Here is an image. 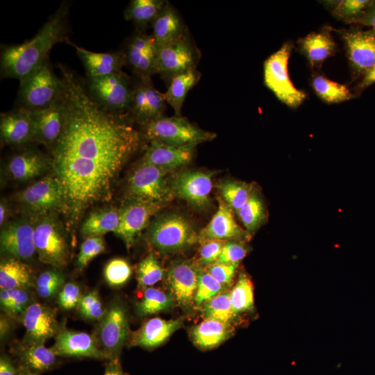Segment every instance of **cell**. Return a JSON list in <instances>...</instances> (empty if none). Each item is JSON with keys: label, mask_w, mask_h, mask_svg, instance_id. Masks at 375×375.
<instances>
[{"label": "cell", "mask_w": 375, "mask_h": 375, "mask_svg": "<svg viewBox=\"0 0 375 375\" xmlns=\"http://www.w3.org/2000/svg\"><path fill=\"white\" fill-rule=\"evenodd\" d=\"M163 93L154 87L151 77L135 78L128 115L143 126L163 115L166 107Z\"/></svg>", "instance_id": "cell-13"}, {"label": "cell", "mask_w": 375, "mask_h": 375, "mask_svg": "<svg viewBox=\"0 0 375 375\" xmlns=\"http://www.w3.org/2000/svg\"><path fill=\"white\" fill-rule=\"evenodd\" d=\"M245 230L253 235L267 221V210L258 186H255L247 202L236 212Z\"/></svg>", "instance_id": "cell-35"}, {"label": "cell", "mask_w": 375, "mask_h": 375, "mask_svg": "<svg viewBox=\"0 0 375 375\" xmlns=\"http://www.w3.org/2000/svg\"><path fill=\"white\" fill-rule=\"evenodd\" d=\"M78 308L81 316L87 320L99 321L106 311L97 290L83 295Z\"/></svg>", "instance_id": "cell-48"}, {"label": "cell", "mask_w": 375, "mask_h": 375, "mask_svg": "<svg viewBox=\"0 0 375 375\" xmlns=\"http://www.w3.org/2000/svg\"><path fill=\"white\" fill-rule=\"evenodd\" d=\"M163 276V269L153 254L148 255L138 266L137 281L140 288H149L160 281Z\"/></svg>", "instance_id": "cell-45"}, {"label": "cell", "mask_w": 375, "mask_h": 375, "mask_svg": "<svg viewBox=\"0 0 375 375\" xmlns=\"http://www.w3.org/2000/svg\"><path fill=\"white\" fill-rule=\"evenodd\" d=\"M231 291L225 290L204 303L201 307L205 319H216L224 323L233 322L237 317L234 312Z\"/></svg>", "instance_id": "cell-40"}, {"label": "cell", "mask_w": 375, "mask_h": 375, "mask_svg": "<svg viewBox=\"0 0 375 375\" xmlns=\"http://www.w3.org/2000/svg\"><path fill=\"white\" fill-rule=\"evenodd\" d=\"M26 342L44 343L58 333L60 326L55 309L35 302L22 314Z\"/></svg>", "instance_id": "cell-22"}, {"label": "cell", "mask_w": 375, "mask_h": 375, "mask_svg": "<svg viewBox=\"0 0 375 375\" xmlns=\"http://www.w3.org/2000/svg\"><path fill=\"white\" fill-rule=\"evenodd\" d=\"M167 2L165 0H132L124 10V18L132 21L137 30L145 31Z\"/></svg>", "instance_id": "cell-37"}, {"label": "cell", "mask_w": 375, "mask_h": 375, "mask_svg": "<svg viewBox=\"0 0 375 375\" xmlns=\"http://www.w3.org/2000/svg\"><path fill=\"white\" fill-rule=\"evenodd\" d=\"M291 50V44L285 43L265 61L264 81L281 102L297 108L305 99L306 94L297 89L289 78L288 64Z\"/></svg>", "instance_id": "cell-8"}, {"label": "cell", "mask_w": 375, "mask_h": 375, "mask_svg": "<svg viewBox=\"0 0 375 375\" xmlns=\"http://www.w3.org/2000/svg\"><path fill=\"white\" fill-rule=\"evenodd\" d=\"M255 186L254 183L226 180L217 187L221 198L236 212L247 202Z\"/></svg>", "instance_id": "cell-39"}, {"label": "cell", "mask_w": 375, "mask_h": 375, "mask_svg": "<svg viewBox=\"0 0 375 375\" xmlns=\"http://www.w3.org/2000/svg\"><path fill=\"white\" fill-rule=\"evenodd\" d=\"M142 135L149 142L174 146L198 145L216 138L182 116H160L143 125Z\"/></svg>", "instance_id": "cell-5"}, {"label": "cell", "mask_w": 375, "mask_h": 375, "mask_svg": "<svg viewBox=\"0 0 375 375\" xmlns=\"http://www.w3.org/2000/svg\"><path fill=\"white\" fill-rule=\"evenodd\" d=\"M165 204L129 199L120 209L119 224L115 232L131 248L141 231L147 228L151 218L163 208Z\"/></svg>", "instance_id": "cell-14"}, {"label": "cell", "mask_w": 375, "mask_h": 375, "mask_svg": "<svg viewBox=\"0 0 375 375\" xmlns=\"http://www.w3.org/2000/svg\"><path fill=\"white\" fill-rule=\"evenodd\" d=\"M34 225L26 221L11 222L3 226L0 235L1 252L20 260L33 258L36 252Z\"/></svg>", "instance_id": "cell-21"}, {"label": "cell", "mask_w": 375, "mask_h": 375, "mask_svg": "<svg viewBox=\"0 0 375 375\" xmlns=\"http://www.w3.org/2000/svg\"><path fill=\"white\" fill-rule=\"evenodd\" d=\"M249 248L242 242L226 241L216 263L231 264L240 262L247 254Z\"/></svg>", "instance_id": "cell-50"}, {"label": "cell", "mask_w": 375, "mask_h": 375, "mask_svg": "<svg viewBox=\"0 0 375 375\" xmlns=\"http://www.w3.org/2000/svg\"><path fill=\"white\" fill-rule=\"evenodd\" d=\"M375 83V64L362 76L361 82L358 85L359 90H364Z\"/></svg>", "instance_id": "cell-58"}, {"label": "cell", "mask_w": 375, "mask_h": 375, "mask_svg": "<svg viewBox=\"0 0 375 375\" xmlns=\"http://www.w3.org/2000/svg\"><path fill=\"white\" fill-rule=\"evenodd\" d=\"M58 65L65 81V114L51 149V167L62 186L63 211L74 224L88 207L111 199L120 171L140 148L143 135L128 115L102 108L74 72Z\"/></svg>", "instance_id": "cell-1"}, {"label": "cell", "mask_w": 375, "mask_h": 375, "mask_svg": "<svg viewBox=\"0 0 375 375\" xmlns=\"http://www.w3.org/2000/svg\"><path fill=\"white\" fill-rule=\"evenodd\" d=\"M63 275L54 270L42 272L36 280V290L40 297L49 299L55 296L64 285Z\"/></svg>", "instance_id": "cell-47"}, {"label": "cell", "mask_w": 375, "mask_h": 375, "mask_svg": "<svg viewBox=\"0 0 375 375\" xmlns=\"http://www.w3.org/2000/svg\"><path fill=\"white\" fill-rule=\"evenodd\" d=\"M50 349L56 356L88 358L106 360L94 335L85 332L69 330L65 323L60 326Z\"/></svg>", "instance_id": "cell-18"}, {"label": "cell", "mask_w": 375, "mask_h": 375, "mask_svg": "<svg viewBox=\"0 0 375 375\" xmlns=\"http://www.w3.org/2000/svg\"><path fill=\"white\" fill-rule=\"evenodd\" d=\"M356 24L369 26L372 30L375 31V1H372L364 15Z\"/></svg>", "instance_id": "cell-56"}, {"label": "cell", "mask_w": 375, "mask_h": 375, "mask_svg": "<svg viewBox=\"0 0 375 375\" xmlns=\"http://www.w3.org/2000/svg\"><path fill=\"white\" fill-rule=\"evenodd\" d=\"M233 331L231 324L205 319L191 329L190 335L194 344L198 348L207 350L213 349L226 340Z\"/></svg>", "instance_id": "cell-31"}, {"label": "cell", "mask_w": 375, "mask_h": 375, "mask_svg": "<svg viewBox=\"0 0 375 375\" xmlns=\"http://www.w3.org/2000/svg\"><path fill=\"white\" fill-rule=\"evenodd\" d=\"M152 36L158 47L172 43L188 33L176 9L167 1L151 23Z\"/></svg>", "instance_id": "cell-28"}, {"label": "cell", "mask_w": 375, "mask_h": 375, "mask_svg": "<svg viewBox=\"0 0 375 375\" xmlns=\"http://www.w3.org/2000/svg\"><path fill=\"white\" fill-rule=\"evenodd\" d=\"M11 297L10 310L8 315L16 316L24 312L30 305V297L25 289H14L9 290Z\"/></svg>", "instance_id": "cell-54"}, {"label": "cell", "mask_w": 375, "mask_h": 375, "mask_svg": "<svg viewBox=\"0 0 375 375\" xmlns=\"http://www.w3.org/2000/svg\"><path fill=\"white\" fill-rule=\"evenodd\" d=\"M1 141L7 145L19 147L34 141L31 110L19 107L1 114Z\"/></svg>", "instance_id": "cell-24"}, {"label": "cell", "mask_w": 375, "mask_h": 375, "mask_svg": "<svg viewBox=\"0 0 375 375\" xmlns=\"http://www.w3.org/2000/svg\"><path fill=\"white\" fill-rule=\"evenodd\" d=\"M103 375H128L123 371L119 359L108 360Z\"/></svg>", "instance_id": "cell-57"}, {"label": "cell", "mask_w": 375, "mask_h": 375, "mask_svg": "<svg viewBox=\"0 0 375 375\" xmlns=\"http://www.w3.org/2000/svg\"><path fill=\"white\" fill-rule=\"evenodd\" d=\"M7 321L1 317V338L3 339L6 334L8 331V324L6 322Z\"/></svg>", "instance_id": "cell-60"}, {"label": "cell", "mask_w": 375, "mask_h": 375, "mask_svg": "<svg viewBox=\"0 0 375 375\" xmlns=\"http://www.w3.org/2000/svg\"><path fill=\"white\" fill-rule=\"evenodd\" d=\"M312 86L317 95L328 103H340L353 97L346 85L323 76H315L312 81Z\"/></svg>", "instance_id": "cell-41"}, {"label": "cell", "mask_w": 375, "mask_h": 375, "mask_svg": "<svg viewBox=\"0 0 375 375\" xmlns=\"http://www.w3.org/2000/svg\"><path fill=\"white\" fill-rule=\"evenodd\" d=\"M157 51L158 47L152 35L136 29L122 51L126 64L135 77L144 78L156 74Z\"/></svg>", "instance_id": "cell-16"}, {"label": "cell", "mask_w": 375, "mask_h": 375, "mask_svg": "<svg viewBox=\"0 0 375 375\" xmlns=\"http://www.w3.org/2000/svg\"><path fill=\"white\" fill-rule=\"evenodd\" d=\"M169 171L140 162L127 184L129 199L165 204L173 194L165 176Z\"/></svg>", "instance_id": "cell-7"}, {"label": "cell", "mask_w": 375, "mask_h": 375, "mask_svg": "<svg viewBox=\"0 0 375 375\" xmlns=\"http://www.w3.org/2000/svg\"><path fill=\"white\" fill-rule=\"evenodd\" d=\"M342 37L353 76H362L375 64V31L355 28L343 31Z\"/></svg>", "instance_id": "cell-17"}, {"label": "cell", "mask_w": 375, "mask_h": 375, "mask_svg": "<svg viewBox=\"0 0 375 375\" xmlns=\"http://www.w3.org/2000/svg\"><path fill=\"white\" fill-rule=\"evenodd\" d=\"M44 344L26 341L19 347L15 353L19 369L39 375L53 369L58 364L57 356Z\"/></svg>", "instance_id": "cell-30"}, {"label": "cell", "mask_w": 375, "mask_h": 375, "mask_svg": "<svg viewBox=\"0 0 375 375\" xmlns=\"http://www.w3.org/2000/svg\"><path fill=\"white\" fill-rule=\"evenodd\" d=\"M19 369L12 358L3 353L0 357V375H19Z\"/></svg>", "instance_id": "cell-55"}, {"label": "cell", "mask_w": 375, "mask_h": 375, "mask_svg": "<svg viewBox=\"0 0 375 375\" xmlns=\"http://www.w3.org/2000/svg\"><path fill=\"white\" fill-rule=\"evenodd\" d=\"M226 288L210 275L204 267L199 265L194 304L197 307L201 306L206 301L225 291Z\"/></svg>", "instance_id": "cell-44"}, {"label": "cell", "mask_w": 375, "mask_h": 375, "mask_svg": "<svg viewBox=\"0 0 375 375\" xmlns=\"http://www.w3.org/2000/svg\"><path fill=\"white\" fill-rule=\"evenodd\" d=\"M31 112L34 141L50 147L52 149L62 132L64 124L65 106L63 94L60 99L50 106L33 110Z\"/></svg>", "instance_id": "cell-23"}, {"label": "cell", "mask_w": 375, "mask_h": 375, "mask_svg": "<svg viewBox=\"0 0 375 375\" xmlns=\"http://www.w3.org/2000/svg\"><path fill=\"white\" fill-rule=\"evenodd\" d=\"M213 174L210 171H182L174 174L168 182L174 197L203 209L210 204Z\"/></svg>", "instance_id": "cell-12"}, {"label": "cell", "mask_w": 375, "mask_h": 375, "mask_svg": "<svg viewBox=\"0 0 375 375\" xmlns=\"http://www.w3.org/2000/svg\"><path fill=\"white\" fill-rule=\"evenodd\" d=\"M201 56L199 49L189 33L183 38L158 48L156 74L165 81L190 69H197Z\"/></svg>", "instance_id": "cell-10"}, {"label": "cell", "mask_w": 375, "mask_h": 375, "mask_svg": "<svg viewBox=\"0 0 375 375\" xmlns=\"http://www.w3.org/2000/svg\"><path fill=\"white\" fill-rule=\"evenodd\" d=\"M17 199L35 212L64 209L62 186L53 175L45 176L23 190L17 194Z\"/></svg>", "instance_id": "cell-15"}, {"label": "cell", "mask_w": 375, "mask_h": 375, "mask_svg": "<svg viewBox=\"0 0 375 375\" xmlns=\"http://www.w3.org/2000/svg\"><path fill=\"white\" fill-rule=\"evenodd\" d=\"M33 285L31 268L22 260L7 257L0 263L1 290L26 289Z\"/></svg>", "instance_id": "cell-33"}, {"label": "cell", "mask_w": 375, "mask_h": 375, "mask_svg": "<svg viewBox=\"0 0 375 375\" xmlns=\"http://www.w3.org/2000/svg\"><path fill=\"white\" fill-rule=\"evenodd\" d=\"M230 296L233 311L237 315L253 308V286L245 273L241 272L239 274Z\"/></svg>", "instance_id": "cell-42"}, {"label": "cell", "mask_w": 375, "mask_h": 375, "mask_svg": "<svg viewBox=\"0 0 375 375\" xmlns=\"http://www.w3.org/2000/svg\"><path fill=\"white\" fill-rule=\"evenodd\" d=\"M225 242L226 240H211L201 243L199 265L202 267L215 263Z\"/></svg>", "instance_id": "cell-53"}, {"label": "cell", "mask_w": 375, "mask_h": 375, "mask_svg": "<svg viewBox=\"0 0 375 375\" xmlns=\"http://www.w3.org/2000/svg\"><path fill=\"white\" fill-rule=\"evenodd\" d=\"M34 244L39 259L56 267L65 266L69 249L58 223L51 217H44L34 225Z\"/></svg>", "instance_id": "cell-11"}, {"label": "cell", "mask_w": 375, "mask_h": 375, "mask_svg": "<svg viewBox=\"0 0 375 375\" xmlns=\"http://www.w3.org/2000/svg\"><path fill=\"white\" fill-rule=\"evenodd\" d=\"M98 322L94 337L99 347L106 355L107 360L119 359L124 344L129 335L125 306L119 300H113Z\"/></svg>", "instance_id": "cell-9"}, {"label": "cell", "mask_w": 375, "mask_h": 375, "mask_svg": "<svg viewBox=\"0 0 375 375\" xmlns=\"http://www.w3.org/2000/svg\"><path fill=\"white\" fill-rule=\"evenodd\" d=\"M105 242L102 236L90 237L81 245L77 256V265L83 269L97 256L105 251Z\"/></svg>", "instance_id": "cell-49"}, {"label": "cell", "mask_w": 375, "mask_h": 375, "mask_svg": "<svg viewBox=\"0 0 375 375\" xmlns=\"http://www.w3.org/2000/svg\"><path fill=\"white\" fill-rule=\"evenodd\" d=\"M120 209L114 208L95 210L90 214L82 224L81 233L87 238L102 236L109 233H115L119 224Z\"/></svg>", "instance_id": "cell-36"}, {"label": "cell", "mask_w": 375, "mask_h": 375, "mask_svg": "<svg viewBox=\"0 0 375 375\" xmlns=\"http://www.w3.org/2000/svg\"><path fill=\"white\" fill-rule=\"evenodd\" d=\"M134 81L123 71L88 78V92L102 108L116 115H128Z\"/></svg>", "instance_id": "cell-6"}, {"label": "cell", "mask_w": 375, "mask_h": 375, "mask_svg": "<svg viewBox=\"0 0 375 375\" xmlns=\"http://www.w3.org/2000/svg\"><path fill=\"white\" fill-rule=\"evenodd\" d=\"M251 236L238 225L233 210L219 197L217 210L206 226L199 233V242L203 243L211 240H219L245 242Z\"/></svg>", "instance_id": "cell-20"}, {"label": "cell", "mask_w": 375, "mask_h": 375, "mask_svg": "<svg viewBox=\"0 0 375 375\" xmlns=\"http://www.w3.org/2000/svg\"><path fill=\"white\" fill-rule=\"evenodd\" d=\"M19 375H39L26 369H19Z\"/></svg>", "instance_id": "cell-61"}, {"label": "cell", "mask_w": 375, "mask_h": 375, "mask_svg": "<svg viewBox=\"0 0 375 375\" xmlns=\"http://www.w3.org/2000/svg\"><path fill=\"white\" fill-rule=\"evenodd\" d=\"M199 265L187 260L174 261L167 272V281L174 300L182 308L194 304L198 284Z\"/></svg>", "instance_id": "cell-19"}, {"label": "cell", "mask_w": 375, "mask_h": 375, "mask_svg": "<svg viewBox=\"0 0 375 375\" xmlns=\"http://www.w3.org/2000/svg\"><path fill=\"white\" fill-rule=\"evenodd\" d=\"M64 90L63 78L56 76L47 60L19 81V107L31 111L47 108L60 99Z\"/></svg>", "instance_id": "cell-4"}, {"label": "cell", "mask_w": 375, "mask_h": 375, "mask_svg": "<svg viewBox=\"0 0 375 375\" xmlns=\"http://www.w3.org/2000/svg\"><path fill=\"white\" fill-rule=\"evenodd\" d=\"M132 269L128 262L122 258H113L105 266L103 276L106 283L111 287H119L130 278Z\"/></svg>", "instance_id": "cell-46"}, {"label": "cell", "mask_w": 375, "mask_h": 375, "mask_svg": "<svg viewBox=\"0 0 375 375\" xmlns=\"http://www.w3.org/2000/svg\"><path fill=\"white\" fill-rule=\"evenodd\" d=\"M301 51L312 67H319L323 61L332 56L335 44L328 29L312 32L299 41Z\"/></svg>", "instance_id": "cell-32"}, {"label": "cell", "mask_w": 375, "mask_h": 375, "mask_svg": "<svg viewBox=\"0 0 375 375\" xmlns=\"http://www.w3.org/2000/svg\"><path fill=\"white\" fill-rule=\"evenodd\" d=\"M183 324V319L151 318L130 336V346L152 349L163 344Z\"/></svg>", "instance_id": "cell-26"}, {"label": "cell", "mask_w": 375, "mask_h": 375, "mask_svg": "<svg viewBox=\"0 0 375 375\" xmlns=\"http://www.w3.org/2000/svg\"><path fill=\"white\" fill-rule=\"evenodd\" d=\"M201 74L193 69L177 74L169 81L167 91L163 93L165 101L176 116H181L183 103L188 92L199 82Z\"/></svg>", "instance_id": "cell-34"}, {"label": "cell", "mask_w": 375, "mask_h": 375, "mask_svg": "<svg viewBox=\"0 0 375 375\" xmlns=\"http://www.w3.org/2000/svg\"><path fill=\"white\" fill-rule=\"evenodd\" d=\"M370 0H341L327 1L332 14L346 23H355L364 15L372 3Z\"/></svg>", "instance_id": "cell-43"}, {"label": "cell", "mask_w": 375, "mask_h": 375, "mask_svg": "<svg viewBox=\"0 0 375 375\" xmlns=\"http://www.w3.org/2000/svg\"><path fill=\"white\" fill-rule=\"evenodd\" d=\"M51 165V159L37 150L28 149L11 156L6 169L12 179L23 181L38 176Z\"/></svg>", "instance_id": "cell-29"}, {"label": "cell", "mask_w": 375, "mask_h": 375, "mask_svg": "<svg viewBox=\"0 0 375 375\" xmlns=\"http://www.w3.org/2000/svg\"><path fill=\"white\" fill-rule=\"evenodd\" d=\"M239 262L231 264L213 263L206 266V270L226 287L229 286L238 267Z\"/></svg>", "instance_id": "cell-52"}, {"label": "cell", "mask_w": 375, "mask_h": 375, "mask_svg": "<svg viewBox=\"0 0 375 375\" xmlns=\"http://www.w3.org/2000/svg\"><path fill=\"white\" fill-rule=\"evenodd\" d=\"M69 3L63 1L29 40L1 47L0 69L3 78L19 81L47 61L53 47L69 40Z\"/></svg>", "instance_id": "cell-2"}, {"label": "cell", "mask_w": 375, "mask_h": 375, "mask_svg": "<svg viewBox=\"0 0 375 375\" xmlns=\"http://www.w3.org/2000/svg\"><path fill=\"white\" fill-rule=\"evenodd\" d=\"M8 215V207L4 202H1L0 204V225L3 226L5 225L7 216Z\"/></svg>", "instance_id": "cell-59"}, {"label": "cell", "mask_w": 375, "mask_h": 375, "mask_svg": "<svg viewBox=\"0 0 375 375\" xmlns=\"http://www.w3.org/2000/svg\"><path fill=\"white\" fill-rule=\"evenodd\" d=\"M82 61L88 78L101 77L122 71L126 60L122 51L94 52L69 42Z\"/></svg>", "instance_id": "cell-27"}, {"label": "cell", "mask_w": 375, "mask_h": 375, "mask_svg": "<svg viewBox=\"0 0 375 375\" xmlns=\"http://www.w3.org/2000/svg\"><path fill=\"white\" fill-rule=\"evenodd\" d=\"M197 145L174 146L150 142L140 162L165 170H172L188 164Z\"/></svg>", "instance_id": "cell-25"}, {"label": "cell", "mask_w": 375, "mask_h": 375, "mask_svg": "<svg viewBox=\"0 0 375 375\" xmlns=\"http://www.w3.org/2000/svg\"><path fill=\"white\" fill-rule=\"evenodd\" d=\"M146 238L162 253L185 250L199 242L192 222L183 215L165 213L156 217L147 227Z\"/></svg>", "instance_id": "cell-3"}, {"label": "cell", "mask_w": 375, "mask_h": 375, "mask_svg": "<svg viewBox=\"0 0 375 375\" xmlns=\"http://www.w3.org/2000/svg\"><path fill=\"white\" fill-rule=\"evenodd\" d=\"M174 301L172 294L151 287L146 288L135 304L136 312L140 317L156 314L169 310Z\"/></svg>", "instance_id": "cell-38"}, {"label": "cell", "mask_w": 375, "mask_h": 375, "mask_svg": "<svg viewBox=\"0 0 375 375\" xmlns=\"http://www.w3.org/2000/svg\"><path fill=\"white\" fill-rule=\"evenodd\" d=\"M83 295L79 286L74 283H67L60 290L57 303L65 310L78 307Z\"/></svg>", "instance_id": "cell-51"}]
</instances>
